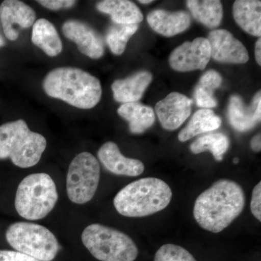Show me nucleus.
<instances>
[{
	"mask_svg": "<svg viewBox=\"0 0 261 261\" xmlns=\"http://www.w3.org/2000/svg\"><path fill=\"white\" fill-rule=\"evenodd\" d=\"M245 201V192L238 183L222 178L196 199L194 218L206 231L220 233L242 214Z\"/></svg>",
	"mask_w": 261,
	"mask_h": 261,
	"instance_id": "obj_1",
	"label": "nucleus"
},
{
	"mask_svg": "<svg viewBox=\"0 0 261 261\" xmlns=\"http://www.w3.org/2000/svg\"><path fill=\"white\" fill-rule=\"evenodd\" d=\"M42 86L49 97L61 99L80 109L95 107L102 97L99 80L73 67H61L51 70L43 81Z\"/></svg>",
	"mask_w": 261,
	"mask_h": 261,
	"instance_id": "obj_2",
	"label": "nucleus"
},
{
	"mask_svg": "<svg viewBox=\"0 0 261 261\" xmlns=\"http://www.w3.org/2000/svg\"><path fill=\"white\" fill-rule=\"evenodd\" d=\"M172 195L171 187L163 180L142 178L120 190L113 205L117 212L125 217H145L166 208Z\"/></svg>",
	"mask_w": 261,
	"mask_h": 261,
	"instance_id": "obj_3",
	"label": "nucleus"
},
{
	"mask_svg": "<svg viewBox=\"0 0 261 261\" xmlns=\"http://www.w3.org/2000/svg\"><path fill=\"white\" fill-rule=\"evenodd\" d=\"M47 147L45 137L29 129L23 120L0 126V160L10 159L19 168L33 167Z\"/></svg>",
	"mask_w": 261,
	"mask_h": 261,
	"instance_id": "obj_4",
	"label": "nucleus"
},
{
	"mask_svg": "<svg viewBox=\"0 0 261 261\" xmlns=\"http://www.w3.org/2000/svg\"><path fill=\"white\" fill-rule=\"evenodd\" d=\"M58 200L56 183L45 173H32L19 184L15 207L19 216L29 221L44 219Z\"/></svg>",
	"mask_w": 261,
	"mask_h": 261,
	"instance_id": "obj_5",
	"label": "nucleus"
},
{
	"mask_svg": "<svg viewBox=\"0 0 261 261\" xmlns=\"http://www.w3.org/2000/svg\"><path fill=\"white\" fill-rule=\"evenodd\" d=\"M82 243L100 261H135L138 247L126 233L99 224L87 226L82 232Z\"/></svg>",
	"mask_w": 261,
	"mask_h": 261,
	"instance_id": "obj_6",
	"label": "nucleus"
},
{
	"mask_svg": "<svg viewBox=\"0 0 261 261\" xmlns=\"http://www.w3.org/2000/svg\"><path fill=\"white\" fill-rule=\"evenodd\" d=\"M5 238L16 251L39 261L53 260L59 251L58 239L42 225L24 221L14 223L7 229Z\"/></svg>",
	"mask_w": 261,
	"mask_h": 261,
	"instance_id": "obj_7",
	"label": "nucleus"
},
{
	"mask_svg": "<svg viewBox=\"0 0 261 261\" xmlns=\"http://www.w3.org/2000/svg\"><path fill=\"white\" fill-rule=\"evenodd\" d=\"M100 179L99 161L89 152L77 154L70 163L66 177V192L72 202L83 205L89 202Z\"/></svg>",
	"mask_w": 261,
	"mask_h": 261,
	"instance_id": "obj_8",
	"label": "nucleus"
},
{
	"mask_svg": "<svg viewBox=\"0 0 261 261\" xmlns=\"http://www.w3.org/2000/svg\"><path fill=\"white\" fill-rule=\"evenodd\" d=\"M211 47L205 38L197 37L192 42L178 46L169 57V64L176 71L204 70L210 61Z\"/></svg>",
	"mask_w": 261,
	"mask_h": 261,
	"instance_id": "obj_9",
	"label": "nucleus"
},
{
	"mask_svg": "<svg viewBox=\"0 0 261 261\" xmlns=\"http://www.w3.org/2000/svg\"><path fill=\"white\" fill-rule=\"evenodd\" d=\"M36 21V13L28 5L18 0H5L0 5V22L5 37L15 41L19 29H29Z\"/></svg>",
	"mask_w": 261,
	"mask_h": 261,
	"instance_id": "obj_10",
	"label": "nucleus"
},
{
	"mask_svg": "<svg viewBox=\"0 0 261 261\" xmlns=\"http://www.w3.org/2000/svg\"><path fill=\"white\" fill-rule=\"evenodd\" d=\"M211 56L220 63L244 64L249 61L248 53L243 43L224 29L213 31L207 37Z\"/></svg>",
	"mask_w": 261,
	"mask_h": 261,
	"instance_id": "obj_11",
	"label": "nucleus"
},
{
	"mask_svg": "<svg viewBox=\"0 0 261 261\" xmlns=\"http://www.w3.org/2000/svg\"><path fill=\"white\" fill-rule=\"evenodd\" d=\"M192 99L185 94L171 92L156 104L155 112L165 129H177L190 116Z\"/></svg>",
	"mask_w": 261,
	"mask_h": 261,
	"instance_id": "obj_12",
	"label": "nucleus"
},
{
	"mask_svg": "<svg viewBox=\"0 0 261 261\" xmlns=\"http://www.w3.org/2000/svg\"><path fill=\"white\" fill-rule=\"evenodd\" d=\"M65 37L76 44L79 50L92 59H99L104 55L102 37L89 25L80 20H69L63 25Z\"/></svg>",
	"mask_w": 261,
	"mask_h": 261,
	"instance_id": "obj_13",
	"label": "nucleus"
},
{
	"mask_svg": "<svg viewBox=\"0 0 261 261\" xmlns=\"http://www.w3.org/2000/svg\"><path fill=\"white\" fill-rule=\"evenodd\" d=\"M97 156L103 166L113 174L136 177L145 171L142 161L125 157L113 142H108L101 146Z\"/></svg>",
	"mask_w": 261,
	"mask_h": 261,
	"instance_id": "obj_14",
	"label": "nucleus"
},
{
	"mask_svg": "<svg viewBox=\"0 0 261 261\" xmlns=\"http://www.w3.org/2000/svg\"><path fill=\"white\" fill-rule=\"evenodd\" d=\"M228 118L231 126L238 132H248L255 128L261 118L260 91L249 106L244 104L241 97L233 95L228 104Z\"/></svg>",
	"mask_w": 261,
	"mask_h": 261,
	"instance_id": "obj_15",
	"label": "nucleus"
},
{
	"mask_svg": "<svg viewBox=\"0 0 261 261\" xmlns=\"http://www.w3.org/2000/svg\"><path fill=\"white\" fill-rule=\"evenodd\" d=\"M147 23L154 32L171 37L186 31L191 24V18L185 11L168 12L155 10L147 15Z\"/></svg>",
	"mask_w": 261,
	"mask_h": 261,
	"instance_id": "obj_16",
	"label": "nucleus"
},
{
	"mask_svg": "<svg viewBox=\"0 0 261 261\" xmlns=\"http://www.w3.org/2000/svg\"><path fill=\"white\" fill-rule=\"evenodd\" d=\"M152 75L149 72L140 71L132 76L115 81L112 84L113 97L118 102H137L152 82Z\"/></svg>",
	"mask_w": 261,
	"mask_h": 261,
	"instance_id": "obj_17",
	"label": "nucleus"
},
{
	"mask_svg": "<svg viewBox=\"0 0 261 261\" xmlns=\"http://www.w3.org/2000/svg\"><path fill=\"white\" fill-rule=\"evenodd\" d=\"M233 15L236 23L255 37L261 35V2L238 0L233 5Z\"/></svg>",
	"mask_w": 261,
	"mask_h": 261,
	"instance_id": "obj_18",
	"label": "nucleus"
},
{
	"mask_svg": "<svg viewBox=\"0 0 261 261\" xmlns=\"http://www.w3.org/2000/svg\"><path fill=\"white\" fill-rule=\"evenodd\" d=\"M97 9L109 15L116 24H137L144 18L138 7L128 0H105L98 3Z\"/></svg>",
	"mask_w": 261,
	"mask_h": 261,
	"instance_id": "obj_19",
	"label": "nucleus"
},
{
	"mask_svg": "<svg viewBox=\"0 0 261 261\" xmlns=\"http://www.w3.org/2000/svg\"><path fill=\"white\" fill-rule=\"evenodd\" d=\"M32 41L48 56L56 57L63 50V43L58 31L51 22L38 19L32 27Z\"/></svg>",
	"mask_w": 261,
	"mask_h": 261,
	"instance_id": "obj_20",
	"label": "nucleus"
},
{
	"mask_svg": "<svg viewBox=\"0 0 261 261\" xmlns=\"http://www.w3.org/2000/svg\"><path fill=\"white\" fill-rule=\"evenodd\" d=\"M118 113L128 122L130 133L135 135L144 133L155 121L153 109L140 102L125 103L118 108Z\"/></svg>",
	"mask_w": 261,
	"mask_h": 261,
	"instance_id": "obj_21",
	"label": "nucleus"
},
{
	"mask_svg": "<svg viewBox=\"0 0 261 261\" xmlns=\"http://www.w3.org/2000/svg\"><path fill=\"white\" fill-rule=\"evenodd\" d=\"M222 121L211 109H201L192 116L188 124L179 132L178 139L185 142L196 136L218 129Z\"/></svg>",
	"mask_w": 261,
	"mask_h": 261,
	"instance_id": "obj_22",
	"label": "nucleus"
},
{
	"mask_svg": "<svg viewBox=\"0 0 261 261\" xmlns=\"http://www.w3.org/2000/svg\"><path fill=\"white\" fill-rule=\"evenodd\" d=\"M187 7L196 20L207 28L219 27L223 18V6L218 0H189Z\"/></svg>",
	"mask_w": 261,
	"mask_h": 261,
	"instance_id": "obj_23",
	"label": "nucleus"
},
{
	"mask_svg": "<svg viewBox=\"0 0 261 261\" xmlns=\"http://www.w3.org/2000/svg\"><path fill=\"white\" fill-rule=\"evenodd\" d=\"M222 83V78L218 72L208 70L202 75L196 87L194 97L196 104L203 109H210L217 106L214 92Z\"/></svg>",
	"mask_w": 261,
	"mask_h": 261,
	"instance_id": "obj_24",
	"label": "nucleus"
},
{
	"mask_svg": "<svg viewBox=\"0 0 261 261\" xmlns=\"http://www.w3.org/2000/svg\"><path fill=\"white\" fill-rule=\"evenodd\" d=\"M230 145L228 137L222 133H211L199 137L190 145L193 154L210 151L216 161H221Z\"/></svg>",
	"mask_w": 261,
	"mask_h": 261,
	"instance_id": "obj_25",
	"label": "nucleus"
},
{
	"mask_svg": "<svg viewBox=\"0 0 261 261\" xmlns=\"http://www.w3.org/2000/svg\"><path fill=\"white\" fill-rule=\"evenodd\" d=\"M138 29V24L115 23L110 27L106 35V41L113 54L121 56L124 53L127 43Z\"/></svg>",
	"mask_w": 261,
	"mask_h": 261,
	"instance_id": "obj_26",
	"label": "nucleus"
},
{
	"mask_svg": "<svg viewBox=\"0 0 261 261\" xmlns=\"http://www.w3.org/2000/svg\"><path fill=\"white\" fill-rule=\"evenodd\" d=\"M154 261H197L188 250L174 244H166L160 247Z\"/></svg>",
	"mask_w": 261,
	"mask_h": 261,
	"instance_id": "obj_27",
	"label": "nucleus"
},
{
	"mask_svg": "<svg viewBox=\"0 0 261 261\" xmlns=\"http://www.w3.org/2000/svg\"><path fill=\"white\" fill-rule=\"evenodd\" d=\"M250 210L255 219L261 221V182H258L252 192Z\"/></svg>",
	"mask_w": 261,
	"mask_h": 261,
	"instance_id": "obj_28",
	"label": "nucleus"
},
{
	"mask_svg": "<svg viewBox=\"0 0 261 261\" xmlns=\"http://www.w3.org/2000/svg\"><path fill=\"white\" fill-rule=\"evenodd\" d=\"M0 261H39L25 254L11 250H0Z\"/></svg>",
	"mask_w": 261,
	"mask_h": 261,
	"instance_id": "obj_29",
	"label": "nucleus"
},
{
	"mask_svg": "<svg viewBox=\"0 0 261 261\" xmlns=\"http://www.w3.org/2000/svg\"><path fill=\"white\" fill-rule=\"evenodd\" d=\"M37 3L48 9L57 10L62 8H72L76 2L73 0H39Z\"/></svg>",
	"mask_w": 261,
	"mask_h": 261,
	"instance_id": "obj_30",
	"label": "nucleus"
},
{
	"mask_svg": "<svg viewBox=\"0 0 261 261\" xmlns=\"http://www.w3.org/2000/svg\"><path fill=\"white\" fill-rule=\"evenodd\" d=\"M250 146L252 150L255 152H259L261 150V135L260 133L257 134L256 135L254 136L253 138L252 139L250 142Z\"/></svg>",
	"mask_w": 261,
	"mask_h": 261,
	"instance_id": "obj_31",
	"label": "nucleus"
},
{
	"mask_svg": "<svg viewBox=\"0 0 261 261\" xmlns=\"http://www.w3.org/2000/svg\"><path fill=\"white\" fill-rule=\"evenodd\" d=\"M255 59L257 64L261 65V39L259 38L255 44Z\"/></svg>",
	"mask_w": 261,
	"mask_h": 261,
	"instance_id": "obj_32",
	"label": "nucleus"
},
{
	"mask_svg": "<svg viewBox=\"0 0 261 261\" xmlns=\"http://www.w3.org/2000/svg\"><path fill=\"white\" fill-rule=\"evenodd\" d=\"M5 45V39L3 33L1 32V27H0V47H4Z\"/></svg>",
	"mask_w": 261,
	"mask_h": 261,
	"instance_id": "obj_33",
	"label": "nucleus"
},
{
	"mask_svg": "<svg viewBox=\"0 0 261 261\" xmlns=\"http://www.w3.org/2000/svg\"><path fill=\"white\" fill-rule=\"evenodd\" d=\"M152 0H148V1H147V0H140V1H139V3H142V4H149V3H152Z\"/></svg>",
	"mask_w": 261,
	"mask_h": 261,
	"instance_id": "obj_34",
	"label": "nucleus"
},
{
	"mask_svg": "<svg viewBox=\"0 0 261 261\" xmlns=\"http://www.w3.org/2000/svg\"><path fill=\"white\" fill-rule=\"evenodd\" d=\"M233 163H234V164H238V163H239V159H233Z\"/></svg>",
	"mask_w": 261,
	"mask_h": 261,
	"instance_id": "obj_35",
	"label": "nucleus"
}]
</instances>
